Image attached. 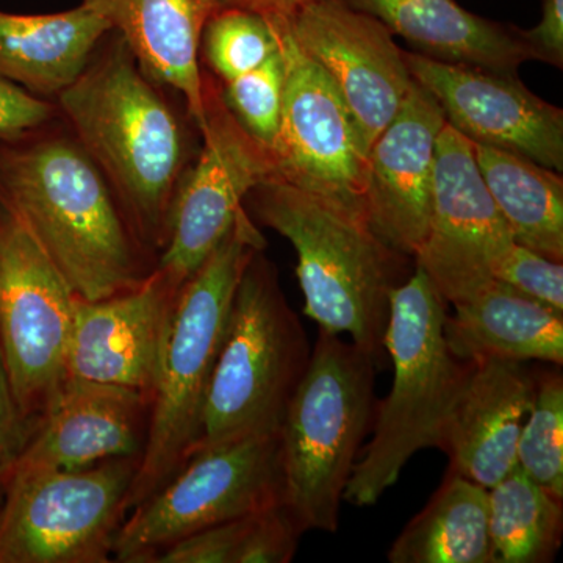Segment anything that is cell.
<instances>
[{"label":"cell","mask_w":563,"mask_h":563,"mask_svg":"<svg viewBox=\"0 0 563 563\" xmlns=\"http://www.w3.org/2000/svg\"><path fill=\"white\" fill-rule=\"evenodd\" d=\"M163 90L110 31L84 73L55 98L63 122L106 176L141 244L157 257L199 152L190 125Z\"/></svg>","instance_id":"6da1fadb"},{"label":"cell","mask_w":563,"mask_h":563,"mask_svg":"<svg viewBox=\"0 0 563 563\" xmlns=\"http://www.w3.org/2000/svg\"><path fill=\"white\" fill-rule=\"evenodd\" d=\"M0 199L84 301L135 290L157 268V255L141 244L106 176L60 114L16 139H0Z\"/></svg>","instance_id":"7a4b0ae2"},{"label":"cell","mask_w":563,"mask_h":563,"mask_svg":"<svg viewBox=\"0 0 563 563\" xmlns=\"http://www.w3.org/2000/svg\"><path fill=\"white\" fill-rule=\"evenodd\" d=\"M265 246L244 209L217 250L181 284L152 393L146 443L125 499L128 512L168 484L195 453L233 296L252 255Z\"/></svg>","instance_id":"3957f363"},{"label":"cell","mask_w":563,"mask_h":563,"mask_svg":"<svg viewBox=\"0 0 563 563\" xmlns=\"http://www.w3.org/2000/svg\"><path fill=\"white\" fill-rule=\"evenodd\" d=\"M255 218L291 243L298 255L303 313L325 332L351 342L384 365L391 292L399 254L365 221L285 181H266L247 196Z\"/></svg>","instance_id":"277c9868"},{"label":"cell","mask_w":563,"mask_h":563,"mask_svg":"<svg viewBox=\"0 0 563 563\" xmlns=\"http://www.w3.org/2000/svg\"><path fill=\"white\" fill-rule=\"evenodd\" d=\"M446 302L421 268L391 292L385 351L391 390L377 401L373 437L363 446L343 501L372 507L398 483L418 451L440 448L472 361H461L443 333Z\"/></svg>","instance_id":"5b68a950"},{"label":"cell","mask_w":563,"mask_h":563,"mask_svg":"<svg viewBox=\"0 0 563 563\" xmlns=\"http://www.w3.org/2000/svg\"><path fill=\"white\" fill-rule=\"evenodd\" d=\"M376 361L320 329L282 421L284 507L299 531L336 532L352 470L373 431Z\"/></svg>","instance_id":"8992f818"},{"label":"cell","mask_w":563,"mask_h":563,"mask_svg":"<svg viewBox=\"0 0 563 563\" xmlns=\"http://www.w3.org/2000/svg\"><path fill=\"white\" fill-rule=\"evenodd\" d=\"M310 358L309 336L282 291L276 269L263 250L255 252L233 296L192 454L279 432Z\"/></svg>","instance_id":"52a82bcc"},{"label":"cell","mask_w":563,"mask_h":563,"mask_svg":"<svg viewBox=\"0 0 563 563\" xmlns=\"http://www.w3.org/2000/svg\"><path fill=\"white\" fill-rule=\"evenodd\" d=\"M140 457L91 468L7 470L0 563H107Z\"/></svg>","instance_id":"ba28073f"},{"label":"cell","mask_w":563,"mask_h":563,"mask_svg":"<svg viewBox=\"0 0 563 563\" xmlns=\"http://www.w3.org/2000/svg\"><path fill=\"white\" fill-rule=\"evenodd\" d=\"M284 506L279 432L192 454L161 490L131 510L114 537V561L151 563L163 548L211 526Z\"/></svg>","instance_id":"9c48e42d"},{"label":"cell","mask_w":563,"mask_h":563,"mask_svg":"<svg viewBox=\"0 0 563 563\" xmlns=\"http://www.w3.org/2000/svg\"><path fill=\"white\" fill-rule=\"evenodd\" d=\"M76 299L43 244L0 199V355L32 429L65 383Z\"/></svg>","instance_id":"30bf717a"},{"label":"cell","mask_w":563,"mask_h":563,"mask_svg":"<svg viewBox=\"0 0 563 563\" xmlns=\"http://www.w3.org/2000/svg\"><path fill=\"white\" fill-rule=\"evenodd\" d=\"M285 65V96L272 155L277 180L365 221L366 151L331 79L296 44L287 25L268 21Z\"/></svg>","instance_id":"8fae6325"},{"label":"cell","mask_w":563,"mask_h":563,"mask_svg":"<svg viewBox=\"0 0 563 563\" xmlns=\"http://www.w3.org/2000/svg\"><path fill=\"white\" fill-rule=\"evenodd\" d=\"M202 147L181 181L158 268L184 284L231 231L255 188L277 180L272 152L233 118L221 88L203 74Z\"/></svg>","instance_id":"7c38bea8"},{"label":"cell","mask_w":563,"mask_h":563,"mask_svg":"<svg viewBox=\"0 0 563 563\" xmlns=\"http://www.w3.org/2000/svg\"><path fill=\"white\" fill-rule=\"evenodd\" d=\"M514 242L485 187L472 141L446 122L437 140L431 218L415 255L418 268L453 306L490 284L493 262Z\"/></svg>","instance_id":"4fadbf2b"},{"label":"cell","mask_w":563,"mask_h":563,"mask_svg":"<svg viewBox=\"0 0 563 563\" xmlns=\"http://www.w3.org/2000/svg\"><path fill=\"white\" fill-rule=\"evenodd\" d=\"M282 22L342 96L368 154L413 84L393 33L343 0H313Z\"/></svg>","instance_id":"5bb4252c"},{"label":"cell","mask_w":563,"mask_h":563,"mask_svg":"<svg viewBox=\"0 0 563 563\" xmlns=\"http://www.w3.org/2000/svg\"><path fill=\"white\" fill-rule=\"evenodd\" d=\"M413 80L431 92L448 124L472 143L523 155L544 168L563 169V111L518 80L492 73L406 54Z\"/></svg>","instance_id":"9a60e30c"},{"label":"cell","mask_w":563,"mask_h":563,"mask_svg":"<svg viewBox=\"0 0 563 563\" xmlns=\"http://www.w3.org/2000/svg\"><path fill=\"white\" fill-rule=\"evenodd\" d=\"M181 284L155 268L135 290L76 299L66 379L131 388L151 396Z\"/></svg>","instance_id":"2e32d148"},{"label":"cell","mask_w":563,"mask_h":563,"mask_svg":"<svg viewBox=\"0 0 563 563\" xmlns=\"http://www.w3.org/2000/svg\"><path fill=\"white\" fill-rule=\"evenodd\" d=\"M444 124L442 107L413 80L401 109L366 155V224L407 257L418 254L428 235L437 140Z\"/></svg>","instance_id":"e0dca14e"},{"label":"cell","mask_w":563,"mask_h":563,"mask_svg":"<svg viewBox=\"0 0 563 563\" xmlns=\"http://www.w3.org/2000/svg\"><path fill=\"white\" fill-rule=\"evenodd\" d=\"M151 404V396L131 388L65 379L7 470L76 472L140 457Z\"/></svg>","instance_id":"ac0fdd59"},{"label":"cell","mask_w":563,"mask_h":563,"mask_svg":"<svg viewBox=\"0 0 563 563\" xmlns=\"http://www.w3.org/2000/svg\"><path fill=\"white\" fill-rule=\"evenodd\" d=\"M455 402L440 450L450 468L484 488L517 468V444L536 395L525 363L479 358Z\"/></svg>","instance_id":"d6986e66"},{"label":"cell","mask_w":563,"mask_h":563,"mask_svg":"<svg viewBox=\"0 0 563 563\" xmlns=\"http://www.w3.org/2000/svg\"><path fill=\"white\" fill-rule=\"evenodd\" d=\"M128 44L141 70L179 92L198 131L206 124L201 40L218 0H84Z\"/></svg>","instance_id":"ffe728a7"},{"label":"cell","mask_w":563,"mask_h":563,"mask_svg":"<svg viewBox=\"0 0 563 563\" xmlns=\"http://www.w3.org/2000/svg\"><path fill=\"white\" fill-rule=\"evenodd\" d=\"M383 22L393 35L417 46L418 54L448 63L517 76L532 52L517 29L484 20L455 0H343Z\"/></svg>","instance_id":"44dd1931"},{"label":"cell","mask_w":563,"mask_h":563,"mask_svg":"<svg viewBox=\"0 0 563 563\" xmlns=\"http://www.w3.org/2000/svg\"><path fill=\"white\" fill-rule=\"evenodd\" d=\"M443 322L448 347L461 361L563 362V314L496 279L453 303Z\"/></svg>","instance_id":"7402d4cb"},{"label":"cell","mask_w":563,"mask_h":563,"mask_svg":"<svg viewBox=\"0 0 563 563\" xmlns=\"http://www.w3.org/2000/svg\"><path fill=\"white\" fill-rule=\"evenodd\" d=\"M110 31L85 3L52 14L0 11V77L52 101L84 73Z\"/></svg>","instance_id":"603a6c76"},{"label":"cell","mask_w":563,"mask_h":563,"mask_svg":"<svg viewBox=\"0 0 563 563\" xmlns=\"http://www.w3.org/2000/svg\"><path fill=\"white\" fill-rule=\"evenodd\" d=\"M477 168L515 242L563 261V180L523 155L473 143Z\"/></svg>","instance_id":"cb8c5ba5"},{"label":"cell","mask_w":563,"mask_h":563,"mask_svg":"<svg viewBox=\"0 0 563 563\" xmlns=\"http://www.w3.org/2000/svg\"><path fill=\"white\" fill-rule=\"evenodd\" d=\"M391 563H493L488 490L448 470L388 551Z\"/></svg>","instance_id":"d4e9b609"},{"label":"cell","mask_w":563,"mask_h":563,"mask_svg":"<svg viewBox=\"0 0 563 563\" xmlns=\"http://www.w3.org/2000/svg\"><path fill=\"white\" fill-rule=\"evenodd\" d=\"M562 501L518 466L488 488L493 563L553 562L562 542Z\"/></svg>","instance_id":"484cf974"},{"label":"cell","mask_w":563,"mask_h":563,"mask_svg":"<svg viewBox=\"0 0 563 563\" xmlns=\"http://www.w3.org/2000/svg\"><path fill=\"white\" fill-rule=\"evenodd\" d=\"M517 466L533 483L563 499V379L536 374V395L517 444Z\"/></svg>","instance_id":"4316f807"},{"label":"cell","mask_w":563,"mask_h":563,"mask_svg":"<svg viewBox=\"0 0 563 563\" xmlns=\"http://www.w3.org/2000/svg\"><path fill=\"white\" fill-rule=\"evenodd\" d=\"M277 51L273 25L252 11L217 10L203 27L201 58L221 84L257 69Z\"/></svg>","instance_id":"83f0119b"},{"label":"cell","mask_w":563,"mask_h":563,"mask_svg":"<svg viewBox=\"0 0 563 563\" xmlns=\"http://www.w3.org/2000/svg\"><path fill=\"white\" fill-rule=\"evenodd\" d=\"M285 96V65L280 51L257 69L221 87V98L244 131L272 152L279 133Z\"/></svg>","instance_id":"f1b7e54d"},{"label":"cell","mask_w":563,"mask_h":563,"mask_svg":"<svg viewBox=\"0 0 563 563\" xmlns=\"http://www.w3.org/2000/svg\"><path fill=\"white\" fill-rule=\"evenodd\" d=\"M490 273L493 279L563 314L562 262L514 242L495 258Z\"/></svg>","instance_id":"f546056e"},{"label":"cell","mask_w":563,"mask_h":563,"mask_svg":"<svg viewBox=\"0 0 563 563\" xmlns=\"http://www.w3.org/2000/svg\"><path fill=\"white\" fill-rule=\"evenodd\" d=\"M301 536L302 532L284 506L254 515L240 544L235 563L291 562Z\"/></svg>","instance_id":"4dcf8cb0"},{"label":"cell","mask_w":563,"mask_h":563,"mask_svg":"<svg viewBox=\"0 0 563 563\" xmlns=\"http://www.w3.org/2000/svg\"><path fill=\"white\" fill-rule=\"evenodd\" d=\"M252 517L211 526L163 548L151 563H235Z\"/></svg>","instance_id":"1f68e13d"},{"label":"cell","mask_w":563,"mask_h":563,"mask_svg":"<svg viewBox=\"0 0 563 563\" xmlns=\"http://www.w3.org/2000/svg\"><path fill=\"white\" fill-rule=\"evenodd\" d=\"M57 117L54 102L0 77V139H16Z\"/></svg>","instance_id":"d6a6232c"},{"label":"cell","mask_w":563,"mask_h":563,"mask_svg":"<svg viewBox=\"0 0 563 563\" xmlns=\"http://www.w3.org/2000/svg\"><path fill=\"white\" fill-rule=\"evenodd\" d=\"M518 36L532 52L533 60L563 66V0H543L542 20L529 31H518Z\"/></svg>","instance_id":"836d02e7"},{"label":"cell","mask_w":563,"mask_h":563,"mask_svg":"<svg viewBox=\"0 0 563 563\" xmlns=\"http://www.w3.org/2000/svg\"><path fill=\"white\" fill-rule=\"evenodd\" d=\"M32 426L21 417L0 355V473L10 465L24 446Z\"/></svg>","instance_id":"e575fe53"},{"label":"cell","mask_w":563,"mask_h":563,"mask_svg":"<svg viewBox=\"0 0 563 563\" xmlns=\"http://www.w3.org/2000/svg\"><path fill=\"white\" fill-rule=\"evenodd\" d=\"M313 0H218L220 9H242L261 14L266 21H288Z\"/></svg>","instance_id":"d590c367"},{"label":"cell","mask_w":563,"mask_h":563,"mask_svg":"<svg viewBox=\"0 0 563 563\" xmlns=\"http://www.w3.org/2000/svg\"><path fill=\"white\" fill-rule=\"evenodd\" d=\"M3 499H5V477L2 472L0 473V507H2Z\"/></svg>","instance_id":"8d00e7d4"}]
</instances>
